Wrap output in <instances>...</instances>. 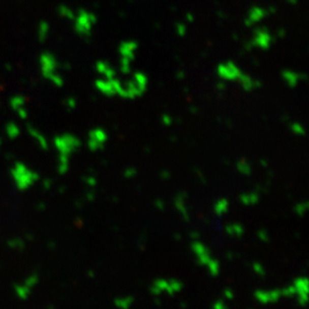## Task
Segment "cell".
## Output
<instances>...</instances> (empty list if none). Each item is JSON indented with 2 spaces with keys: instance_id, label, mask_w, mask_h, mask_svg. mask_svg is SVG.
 Masks as SVG:
<instances>
[{
  "instance_id": "ac0fdd59",
  "label": "cell",
  "mask_w": 309,
  "mask_h": 309,
  "mask_svg": "<svg viewBox=\"0 0 309 309\" xmlns=\"http://www.w3.org/2000/svg\"><path fill=\"white\" fill-rule=\"evenodd\" d=\"M94 69L97 71L99 77H102V78H113V77L118 76L117 68L113 67L110 62L106 60L97 61Z\"/></svg>"
},
{
  "instance_id": "d590c367",
  "label": "cell",
  "mask_w": 309,
  "mask_h": 309,
  "mask_svg": "<svg viewBox=\"0 0 309 309\" xmlns=\"http://www.w3.org/2000/svg\"><path fill=\"white\" fill-rule=\"evenodd\" d=\"M213 309H228V307L226 306V303L222 301V300H218L215 303L213 304Z\"/></svg>"
},
{
  "instance_id": "f1b7e54d",
  "label": "cell",
  "mask_w": 309,
  "mask_h": 309,
  "mask_svg": "<svg viewBox=\"0 0 309 309\" xmlns=\"http://www.w3.org/2000/svg\"><path fill=\"white\" fill-rule=\"evenodd\" d=\"M236 166H237V170H238L239 173H242L243 175H250V174H251L252 166L249 163V161H246V160H240V161L237 162V164H236Z\"/></svg>"
},
{
  "instance_id": "8992f818",
  "label": "cell",
  "mask_w": 309,
  "mask_h": 309,
  "mask_svg": "<svg viewBox=\"0 0 309 309\" xmlns=\"http://www.w3.org/2000/svg\"><path fill=\"white\" fill-rule=\"evenodd\" d=\"M192 250L195 257H196L197 262L201 266L205 267L212 276H218L220 274V263L217 259L213 258L211 251L205 244L199 242V240H195L192 244Z\"/></svg>"
},
{
  "instance_id": "83f0119b",
  "label": "cell",
  "mask_w": 309,
  "mask_h": 309,
  "mask_svg": "<svg viewBox=\"0 0 309 309\" xmlns=\"http://www.w3.org/2000/svg\"><path fill=\"white\" fill-rule=\"evenodd\" d=\"M134 302V299L132 297H124V298H117L115 300V304L118 309H129Z\"/></svg>"
},
{
  "instance_id": "7a4b0ae2",
  "label": "cell",
  "mask_w": 309,
  "mask_h": 309,
  "mask_svg": "<svg viewBox=\"0 0 309 309\" xmlns=\"http://www.w3.org/2000/svg\"><path fill=\"white\" fill-rule=\"evenodd\" d=\"M120 99L135 100L147 93L149 87V77L143 71H134L126 76V79H121Z\"/></svg>"
},
{
  "instance_id": "e0dca14e",
  "label": "cell",
  "mask_w": 309,
  "mask_h": 309,
  "mask_svg": "<svg viewBox=\"0 0 309 309\" xmlns=\"http://www.w3.org/2000/svg\"><path fill=\"white\" fill-rule=\"evenodd\" d=\"M236 84L239 86L240 89L244 90V92H246V93H251V92H253V90H256V89L261 87L260 80L254 78L253 76H251L245 71L243 72L242 76L239 77L237 83H236Z\"/></svg>"
},
{
  "instance_id": "603a6c76",
  "label": "cell",
  "mask_w": 309,
  "mask_h": 309,
  "mask_svg": "<svg viewBox=\"0 0 309 309\" xmlns=\"http://www.w3.org/2000/svg\"><path fill=\"white\" fill-rule=\"evenodd\" d=\"M75 11L72 10L70 6L65 5V4H62V5H58L57 7V14L60 17L68 21H72L75 17Z\"/></svg>"
},
{
  "instance_id": "d6a6232c",
  "label": "cell",
  "mask_w": 309,
  "mask_h": 309,
  "mask_svg": "<svg viewBox=\"0 0 309 309\" xmlns=\"http://www.w3.org/2000/svg\"><path fill=\"white\" fill-rule=\"evenodd\" d=\"M175 31L176 34H178L179 36H181V37H183V36L187 34V25H186L184 23H176L175 25Z\"/></svg>"
},
{
  "instance_id": "cb8c5ba5",
  "label": "cell",
  "mask_w": 309,
  "mask_h": 309,
  "mask_svg": "<svg viewBox=\"0 0 309 309\" xmlns=\"http://www.w3.org/2000/svg\"><path fill=\"white\" fill-rule=\"evenodd\" d=\"M175 206H176V210H178L181 213V215H182L186 220H188L189 215H188L187 207H186V196H184V195H179V196L175 198Z\"/></svg>"
},
{
  "instance_id": "30bf717a",
  "label": "cell",
  "mask_w": 309,
  "mask_h": 309,
  "mask_svg": "<svg viewBox=\"0 0 309 309\" xmlns=\"http://www.w3.org/2000/svg\"><path fill=\"white\" fill-rule=\"evenodd\" d=\"M12 175L14 178L15 183L19 186L20 189H25L30 187L36 180H37L38 175L31 171L29 167H26L22 163H16L12 170Z\"/></svg>"
},
{
  "instance_id": "2e32d148",
  "label": "cell",
  "mask_w": 309,
  "mask_h": 309,
  "mask_svg": "<svg viewBox=\"0 0 309 309\" xmlns=\"http://www.w3.org/2000/svg\"><path fill=\"white\" fill-rule=\"evenodd\" d=\"M281 77L283 83L289 88H295L297 86H299V84H301L306 79V75L293 69H284L281 72Z\"/></svg>"
},
{
  "instance_id": "836d02e7",
  "label": "cell",
  "mask_w": 309,
  "mask_h": 309,
  "mask_svg": "<svg viewBox=\"0 0 309 309\" xmlns=\"http://www.w3.org/2000/svg\"><path fill=\"white\" fill-rule=\"evenodd\" d=\"M253 269H254V271L257 272L258 275H260V276L265 275V268H263V266L261 265V263H259V262H254V265H253Z\"/></svg>"
},
{
  "instance_id": "4316f807",
  "label": "cell",
  "mask_w": 309,
  "mask_h": 309,
  "mask_svg": "<svg viewBox=\"0 0 309 309\" xmlns=\"http://www.w3.org/2000/svg\"><path fill=\"white\" fill-rule=\"evenodd\" d=\"M226 231L229 236H233V237H240L244 234V227L240 224H231L226 227Z\"/></svg>"
},
{
  "instance_id": "ffe728a7",
  "label": "cell",
  "mask_w": 309,
  "mask_h": 309,
  "mask_svg": "<svg viewBox=\"0 0 309 309\" xmlns=\"http://www.w3.org/2000/svg\"><path fill=\"white\" fill-rule=\"evenodd\" d=\"M51 34V25L47 21H40L37 28V38L39 43H45Z\"/></svg>"
},
{
  "instance_id": "d6986e66",
  "label": "cell",
  "mask_w": 309,
  "mask_h": 309,
  "mask_svg": "<svg viewBox=\"0 0 309 309\" xmlns=\"http://www.w3.org/2000/svg\"><path fill=\"white\" fill-rule=\"evenodd\" d=\"M26 130H28V133L30 134L31 138L37 141V143L39 144L40 148L44 150L48 149V141L46 139V136L44 135V133H42V132H40L38 129H36V127L31 124L26 125Z\"/></svg>"
},
{
  "instance_id": "ab89813d",
  "label": "cell",
  "mask_w": 309,
  "mask_h": 309,
  "mask_svg": "<svg viewBox=\"0 0 309 309\" xmlns=\"http://www.w3.org/2000/svg\"><path fill=\"white\" fill-rule=\"evenodd\" d=\"M0 145H2V140H0Z\"/></svg>"
},
{
  "instance_id": "1f68e13d",
  "label": "cell",
  "mask_w": 309,
  "mask_h": 309,
  "mask_svg": "<svg viewBox=\"0 0 309 309\" xmlns=\"http://www.w3.org/2000/svg\"><path fill=\"white\" fill-rule=\"evenodd\" d=\"M65 106L68 109V110L71 111L74 110V109L77 107V101L74 97H69L65 100Z\"/></svg>"
},
{
  "instance_id": "7c38bea8",
  "label": "cell",
  "mask_w": 309,
  "mask_h": 309,
  "mask_svg": "<svg viewBox=\"0 0 309 309\" xmlns=\"http://www.w3.org/2000/svg\"><path fill=\"white\" fill-rule=\"evenodd\" d=\"M109 140L108 132L102 129V127H94V129L90 130L87 134V148L90 151H100V150H103L106 147Z\"/></svg>"
},
{
  "instance_id": "9c48e42d",
  "label": "cell",
  "mask_w": 309,
  "mask_h": 309,
  "mask_svg": "<svg viewBox=\"0 0 309 309\" xmlns=\"http://www.w3.org/2000/svg\"><path fill=\"white\" fill-rule=\"evenodd\" d=\"M242 68L233 60L220 62L217 67L218 78L224 83H237V80L243 74Z\"/></svg>"
},
{
  "instance_id": "484cf974",
  "label": "cell",
  "mask_w": 309,
  "mask_h": 309,
  "mask_svg": "<svg viewBox=\"0 0 309 309\" xmlns=\"http://www.w3.org/2000/svg\"><path fill=\"white\" fill-rule=\"evenodd\" d=\"M213 208H214V213L217 215H224L229 210V202L226 198H221L219 201H217Z\"/></svg>"
},
{
  "instance_id": "f35d334b",
  "label": "cell",
  "mask_w": 309,
  "mask_h": 309,
  "mask_svg": "<svg viewBox=\"0 0 309 309\" xmlns=\"http://www.w3.org/2000/svg\"><path fill=\"white\" fill-rule=\"evenodd\" d=\"M5 68H6V70H8V71H11V70H12V66H11V65H6Z\"/></svg>"
},
{
  "instance_id": "5bb4252c",
  "label": "cell",
  "mask_w": 309,
  "mask_h": 309,
  "mask_svg": "<svg viewBox=\"0 0 309 309\" xmlns=\"http://www.w3.org/2000/svg\"><path fill=\"white\" fill-rule=\"evenodd\" d=\"M294 291L295 300H297L298 304L301 307H304L308 301V279L306 276H300L298 279L293 281V283L291 284Z\"/></svg>"
},
{
  "instance_id": "d4e9b609",
  "label": "cell",
  "mask_w": 309,
  "mask_h": 309,
  "mask_svg": "<svg viewBox=\"0 0 309 309\" xmlns=\"http://www.w3.org/2000/svg\"><path fill=\"white\" fill-rule=\"evenodd\" d=\"M5 132H6L8 138H10L11 140H14L20 135L21 130H20L19 125L15 124L14 121H10V122H7L5 126Z\"/></svg>"
},
{
  "instance_id": "3957f363",
  "label": "cell",
  "mask_w": 309,
  "mask_h": 309,
  "mask_svg": "<svg viewBox=\"0 0 309 309\" xmlns=\"http://www.w3.org/2000/svg\"><path fill=\"white\" fill-rule=\"evenodd\" d=\"M40 74L45 79L56 87H62L65 85V78L60 72L61 65L57 57L52 52L45 51L39 55Z\"/></svg>"
},
{
  "instance_id": "ba28073f",
  "label": "cell",
  "mask_w": 309,
  "mask_h": 309,
  "mask_svg": "<svg viewBox=\"0 0 309 309\" xmlns=\"http://www.w3.org/2000/svg\"><path fill=\"white\" fill-rule=\"evenodd\" d=\"M274 44V36L267 26H254L250 38V46L259 51H268Z\"/></svg>"
},
{
  "instance_id": "f546056e",
  "label": "cell",
  "mask_w": 309,
  "mask_h": 309,
  "mask_svg": "<svg viewBox=\"0 0 309 309\" xmlns=\"http://www.w3.org/2000/svg\"><path fill=\"white\" fill-rule=\"evenodd\" d=\"M290 130L297 136H303L306 134V129H304V126L300 121L290 122Z\"/></svg>"
},
{
  "instance_id": "52a82bcc",
  "label": "cell",
  "mask_w": 309,
  "mask_h": 309,
  "mask_svg": "<svg viewBox=\"0 0 309 309\" xmlns=\"http://www.w3.org/2000/svg\"><path fill=\"white\" fill-rule=\"evenodd\" d=\"M94 87L100 94L104 95L106 98H120L122 88L121 79L118 78V76L113 77V78L99 77L94 81Z\"/></svg>"
},
{
  "instance_id": "74e56055",
  "label": "cell",
  "mask_w": 309,
  "mask_h": 309,
  "mask_svg": "<svg viewBox=\"0 0 309 309\" xmlns=\"http://www.w3.org/2000/svg\"><path fill=\"white\" fill-rule=\"evenodd\" d=\"M225 295H226V297H228V299H233L234 298V293L231 292V291L229 289H227L225 291Z\"/></svg>"
},
{
  "instance_id": "9a60e30c",
  "label": "cell",
  "mask_w": 309,
  "mask_h": 309,
  "mask_svg": "<svg viewBox=\"0 0 309 309\" xmlns=\"http://www.w3.org/2000/svg\"><path fill=\"white\" fill-rule=\"evenodd\" d=\"M283 297L281 289H274V290H257L254 292V298L258 302L262 304L274 303Z\"/></svg>"
},
{
  "instance_id": "44dd1931",
  "label": "cell",
  "mask_w": 309,
  "mask_h": 309,
  "mask_svg": "<svg viewBox=\"0 0 309 309\" xmlns=\"http://www.w3.org/2000/svg\"><path fill=\"white\" fill-rule=\"evenodd\" d=\"M10 106L14 111L20 110L22 108L26 107V98L24 95H13V97L10 99Z\"/></svg>"
},
{
  "instance_id": "4fadbf2b",
  "label": "cell",
  "mask_w": 309,
  "mask_h": 309,
  "mask_svg": "<svg viewBox=\"0 0 309 309\" xmlns=\"http://www.w3.org/2000/svg\"><path fill=\"white\" fill-rule=\"evenodd\" d=\"M268 14H269V11H268L267 8L259 5H253L249 8L246 16H245L244 23L248 28H253V26L261 23L268 16Z\"/></svg>"
},
{
  "instance_id": "8fae6325",
  "label": "cell",
  "mask_w": 309,
  "mask_h": 309,
  "mask_svg": "<svg viewBox=\"0 0 309 309\" xmlns=\"http://www.w3.org/2000/svg\"><path fill=\"white\" fill-rule=\"evenodd\" d=\"M182 283L180 281L172 280H156L152 283L150 291L153 295H161L162 293H166L169 295H174L182 290Z\"/></svg>"
},
{
  "instance_id": "8d00e7d4",
  "label": "cell",
  "mask_w": 309,
  "mask_h": 309,
  "mask_svg": "<svg viewBox=\"0 0 309 309\" xmlns=\"http://www.w3.org/2000/svg\"><path fill=\"white\" fill-rule=\"evenodd\" d=\"M259 237H260L262 240H265V242H268V240H269V237H268V234L266 233V231H260V233H259Z\"/></svg>"
},
{
  "instance_id": "277c9868",
  "label": "cell",
  "mask_w": 309,
  "mask_h": 309,
  "mask_svg": "<svg viewBox=\"0 0 309 309\" xmlns=\"http://www.w3.org/2000/svg\"><path fill=\"white\" fill-rule=\"evenodd\" d=\"M139 51V43L134 39H126L118 45V56H119V62H118V71L121 75L127 76L132 72V67L133 62L136 58V54Z\"/></svg>"
},
{
  "instance_id": "4dcf8cb0",
  "label": "cell",
  "mask_w": 309,
  "mask_h": 309,
  "mask_svg": "<svg viewBox=\"0 0 309 309\" xmlns=\"http://www.w3.org/2000/svg\"><path fill=\"white\" fill-rule=\"evenodd\" d=\"M307 210H308V202H306V201L298 203L297 205H295V207H294V211H295V213H297V214L299 217L304 215V213L307 212Z\"/></svg>"
},
{
  "instance_id": "e575fe53",
  "label": "cell",
  "mask_w": 309,
  "mask_h": 309,
  "mask_svg": "<svg viewBox=\"0 0 309 309\" xmlns=\"http://www.w3.org/2000/svg\"><path fill=\"white\" fill-rule=\"evenodd\" d=\"M16 113H17V115H19V117L21 118V119H26V118H28V115H29L28 109H26V107L20 109V110H17Z\"/></svg>"
},
{
  "instance_id": "6da1fadb",
  "label": "cell",
  "mask_w": 309,
  "mask_h": 309,
  "mask_svg": "<svg viewBox=\"0 0 309 309\" xmlns=\"http://www.w3.org/2000/svg\"><path fill=\"white\" fill-rule=\"evenodd\" d=\"M54 147L57 150L58 173L65 174L69 170L70 157L81 147V141L78 136L72 133H63L54 138Z\"/></svg>"
},
{
  "instance_id": "5b68a950",
  "label": "cell",
  "mask_w": 309,
  "mask_h": 309,
  "mask_svg": "<svg viewBox=\"0 0 309 309\" xmlns=\"http://www.w3.org/2000/svg\"><path fill=\"white\" fill-rule=\"evenodd\" d=\"M74 30L78 37L88 39L93 35L95 26L98 24V16L92 11L80 8L75 13Z\"/></svg>"
},
{
  "instance_id": "7402d4cb",
  "label": "cell",
  "mask_w": 309,
  "mask_h": 309,
  "mask_svg": "<svg viewBox=\"0 0 309 309\" xmlns=\"http://www.w3.org/2000/svg\"><path fill=\"white\" fill-rule=\"evenodd\" d=\"M259 195L257 193H245L243 195H240L239 197V201L240 203L243 204V205H246V206H252V205H256V204L259 202Z\"/></svg>"
}]
</instances>
